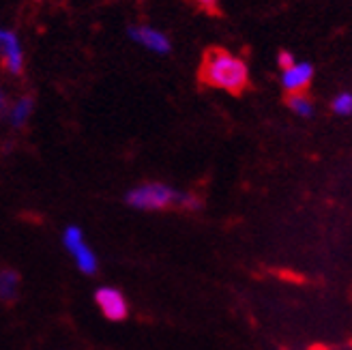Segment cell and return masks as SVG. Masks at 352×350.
<instances>
[{"label": "cell", "mask_w": 352, "mask_h": 350, "mask_svg": "<svg viewBox=\"0 0 352 350\" xmlns=\"http://www.w3.org/2000/svg\"><path fill=\"white\" fill-rule=\"evenodd\" d=\"M9 112V106H7V97H5V93L0 91V116H5Z\"/></svg>", "instance_id": "15"}, {"label": "cell", "mask_w": 352, "mask_h": 350, "mask_svg": "<svg viewBox=\"0 0 352 350\" xmlns=\"http://www.w3.org/2000/svg\"><path fill=\"white\" fill-rule=\"evenodd\" d=\"M296 61H294V56L290 54V52H279V56H277V65H279V69L284 72V69H288V67H292Z\"/></svg>", "instance_id": "14"}, {"label": "cell", "mask_w": 352, "mask_h": 350, "mask_svg": "<svg viewBox=\"0 0 352 350\" xmlns=\"http://www.w3.org/2000/svg\"><path fill=\"white\" fill-rule=\"evenodd\" d=\"M20 292V273L13 269H0V301L13 303Z\"/></svg>", "instance_id": "8"}, {"label": "cell", "mask_w": 352, "mask_h": 350, "mask_svg": "<svg viewBox=\"0 0 352 350\" xmlns=\"http://www.w3.org/2000/svg\"><path fill=\"white\" fill-rule=\"evenodd\" d=\"M206 13H219V0H193Z\"/></svg>", "instance_id": "13"}, {"label": "cell", "mask_w": 352, "mask_h": 350, "mask_svg": "<svg viewBox=\"0 0 352 350\" xmlns=\"http://www.w3.org/2000/svg\"><path fill=\"white\" fill-rule=\"evenodd\" d=\"M181 191L168 187L166 183H144L127 194V204L140 211H168L176 206Z\"/></svg>", "instance_id": "2"}, {"label": "cell", "mask_w": 352, "mask_h": 350, "mask_svg": "<svg viewBox=\"0 0 352 350\" xmlns=\"http://www.w3.org/2000/svg\"><path fill=\"white\" fill-rule=\"evenodd\" d=\"M129 34H131L133 41L148 47L151 52H157V54H168L170 52V41H168L166 34L151 28V26H131Z\"/></svg>", "instance_id": "7"}, {"label": "cell", "mask_w": 352, "mask_h": 350, "mask_svg": "<svg viewBox=\"0 0 352 350\" xmlns=\"http://www.w3.org/2000/svg\"><path fill=\"white\" fill-rule=\"evenodd\" d=\"M198 78L204 86L241 95L250 86V69L241 56L226 47H208L202 56Z\"/></svg>", "instance_id": "1"}, {"label": "cell", "mask_w": 352, "mask_h": 350, "mask_svg": "<svg viewBox=\"0 0 352 350\" xmlns=\"http://www.w3.org/2000/svg\"><path fill=\"white\" fill-rule=\"evenodd\" d=\"M314 80V65L311 63H294L292 67L281 72V86L288 95L305 93Z\"/></svg>", "instance_id": "6"}, {"label": "cell", "mask_w": 352, "mask_h": 350, "mask_svg": "<svg viewBox=\"0 0 352 350\" xmlns=\"http://www.w3.org/2000/svg\"><path fill=\"white\" fill-rule=\"evenodd\" d=\"M65 248L69 250V254L76 258L80 271H84L88 275H93L97 271V258H95L93 250L84 243L82 230L76 228V226L67 228V232H65Z\"/></svg>", "instance_id": "3"}, {"label": "cell", "mask_w": 352, "mask_h": 350, "mask_svg": "<svg viewBox=\"0 0 352 350\" xmlns=\"http://www.w3.org/2000/svg\"><path fill=\"white\" fill-rule=\"evenodd\" d=\"M95 303L99 305L103 316L108 320H112V322L125 320L127 314H129V305L125 301V296H122V292L116 290V288H110V286L99 288L95 292Z\"/></svg>", "instance_id": "4"}, {"label": "cell", "mask_w": 352, "mask_h": 350, "mask_svg": "<svg viewBox=\"0 0 352 350\" xmlns=\"http://www.w3.org/2000/svg\"><path fill=\"white\" fill-rule=\"evenodd\" d=\"M32 112V97H22L20 101H15V106L9 110V118L15 127H22L26 118L30 116Z\"/></svg>", "instance_id": "10"}, {"label": "cell", "mask_w": 352, "mask_h": 350, "mask_svg": "<svg viewBox=\"0 0 352 350\" xmlns=\"http://www.w3.org/2000/svg\"><path fill=\"white\" fill-rule=\"evenodd\" d=\"M0 56H3V65L9 74L20 76L24 69V56H22V47L20 41L11 32L0 28Z\"/></svg>", "instance_id": "5"}, {"label": "cell", "mask_w": 352, "mask_h": 350, "mask_svg": "<svg viewBox=\"0 0 352 350\" xmlns=\"http://www.w3.org/2000/svg\"><path fill=\"white\" fill-rule=\"evenodd\" d=\"M331 108H333V112L340 114V116L352 114V93H340L336 99H333Z\"/></svg>", "instance_id": "11"}, {"label": "cell", "mask_w": 352, "mask_h": 350, "mask_svg": "<svg viewBox=\"0 0 352 350\" xmlns=\"http://www.w3.org/2000/svg\"><path fill=\"white\" fill-rule=\"evenodd\" d=\"M286 103L294 114L303 116V118H309L314 114V101L307 97V93H292V95H288Z\"/></svg>", "instance_id": "9"}, {"label": "cell", "mask_w": 352, "mask_h": 350, "mask_svg": "<svg viewBox=\"0 0 352 350\" xmlns=\"http://www.w3.org/2000/svg\"><path fill=\"white\" fill-rule=\"evenodd\" d=\"M176 206L181 208V211H200L202 208V200L193 194H179V200H176Z\"/></svg>", "instance_id": "12"}]
</instances>
